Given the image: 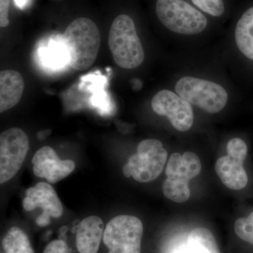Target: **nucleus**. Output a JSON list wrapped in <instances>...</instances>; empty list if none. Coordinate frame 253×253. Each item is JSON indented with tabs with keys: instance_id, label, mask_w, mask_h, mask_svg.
Returning <instances> with one entry per match:
<instances>
[{
	"instance_id": "6e6552de",
	"label": "nucleus",
	"mask_w": 253,
	"mask_h": 253,
	"mask_svg": "<svg viewBox=\"0 0 253 253\" xmlns=\"http://www.w3.org/2000/svg\"><path fill=\"white\" fill-rule=\"evenodd\" d=\"M29 150L27 134L20 129H6L0 135V183L12 179L21 169Z\"/></svg>"
},
{
	"instance_id": "1a4fd4ad",
	"label": "nucleus",
	"mask_w": 253,
	"mask_h": 253,
	"mask_svg": "<svg viewBox=\"0 0 253 253\" xmlns=\"http://www.w3.org/2000/svg\"><path fill=\"white\" fill-rule=\"evenodd\" d=\"M227 155L217 160L214 169L221 182L231 190L244 189L249 182V176L244 168L248 155L247 144L240 138L228 142Z\"/></svg>"
},
{
	"instance_id": "6ab92c4d",
	"label": "nucleus",
	"mask_w": 253,
	"mask_h": 253,
	"mask_svg": "<svg viewBox=\"0 0 253 253\" xmlns=\"http://www.w3.org/2000/svg\"><path fill=\"white\" fill-rule=\"evenodd\" d=\"M234 231L239 239L253 246V211L248 217L236 221Z\"/></svg>"
},
{
	"instance_id": "f257e3e1",
	"label": "nucleus",
	"mask_w": 253,
	"mask_h": 253,
	"mask_svg": "<svg viewBox=\"0 0 253 253\" xmlns=\"http://www.w3.org/2000/svg\"><path fill=\"white\" fill-rule=\"evenodd\" d=\"M70 66L76 71H85L96 61L101 36L96 23L87 18H78L70 23L63 34Z\"/></svg>"
},
{
	"instance_id": "9b49d317",
	"label": "nucleus",
	"mask_w": 253,
	"mask_h": 253,
	"mask_svg": "<svg viewBox=\"0 0 253 253\" xmlns=\"http://www.w3.org/2000/svg\"><path fill=\"white\" fill-rule=\"evenodd\" d=\"M23 208L33 211L36 208L43 210L42 214L37 218L38 226L49 225L50 217L59 218L63 214V206L54 188L49 184L40 182L26 190L23 199Z\"/></svg>"
},
{
	"instance_id": "423d86ee",
	"label": "nucleus",
	"mask_w": 253,
	"mask_h": 253,
	"mask_svg": "<svg viewBox=\"0 0 253 253\" xmlns=\"http://www.w3.org/2000/svg\"><path fill=\"white\" fill-rule=\"evenodd\" d=\"M176 94L193 106L208 113H217L225 107L228 93L214 82L194 77L179 79L174 87Z\"/></svg>"
},
{
	"instance_id": "412c9836",
	"label": "nucleus",
	"mask_w": 253,
	"mask_h": 253,
	"mask_svg": "<svg viewBox=\"0 0 253 253\" xmlns=\"http://www.w3.org/2000/svg\"><path fill=\"white\" fill-rule=\"evenodd\" d=\"M43 253H69V249L64 241L56 240L47 245Z\"/></svg>"
},
{
	"instance_id": "dca6fc26",
	"label": "nucleus",
	"mask_w": 253,
	"mask_h": 253,
	"mask_svg": "<svg viewBox=\"0 0 253 253\" xmlns=\"http://www.w3.org/2000/svg\"><path fill=\"white\" fill-rule=\"evenodd\" d=\"M46 45L41 46L38 51L42 64L51 69H59L69 64V59L63 41V35L50 38Z\"/></svg>"
},
{
	"instance_id": "0eeeda50",
	"label": "nucleus",
	"mask_w": 253,
	"mask_h": 253,
	"mask_svg": "<svg viewBox=\"0 0 253 253\" xmlns=\"http://www.w3.org/2000/svg\"><path fill=\"white\" fill-rule=\"evenodd\" d=\"M144 226L134 216H117L108 223L103 235L109 253H140Z\"/></svg>"
},
{
	"instance_id": "aec40b11",
	"label": "nucleus",
	"mask_w": 253,
	"mask_h": 253,
	"mask_svg": "<svg viewBox=\"0 0 253 253\" xmlns=\"http://www.w3.org/2000/svg\"><path fill=\"white\" fill-rule=\"evenodd\" d=\"M193 4L206 14L212 16H220L224 13L223 0H191Z\"/></svg>"
},
{
	"instance_id": "2eb2a0df",
	"label": "nucleus",
	"mask_w": 253,
	"mask_h": 253,
	"mask_svg": "<svg viewBox=\"0 0 253 253\" xmlns=\"http://www.w3.org/2000/svg\"><path fill=\"white\" fill-rule=\"evenodd\" d=\"M24 86L22 76L17 71L6 70L0 73V112L11 109L19 102Z\"/></svg>"
},
{
	"instance_id": "7ed1b4c3",
	"label": "nucleus",
	"mask_w": 253,
	"mask_h": 253,
	"mask_svg": "<svg viewBox=\"0 0 253 253\" xmlns=\"http://www.w3.org/2000/svg\"><path fill=\"white\" fill-rule=\"evenodd\" d=\"M201 172L199 156L192 152L171 155L166 169L167 178L163 184V192L173 202L184 203L189 199L191 191L189 181Z\"/></svg>"
},
{
	"instance_id": "20e7f679",
	"label": "nucleus",
	"mask_w": 253,
	"mask_h": 253,
	"mask_svg": "<svg viewBox=\"0 0 253 253\" xmlns=\"http://www.w3.org/2000/svg\"><path fill=\"white\" fill-rule=\"evenodd\" d=\"M156 13L165 27L178 34H199L208 26L206 16L184 0H157Z\"/></svg>"
},
{
	"instance_id": "ddd939ff",
	"label": "nucleus",
	"mask_w": 253,
	"mask_h": 253,
	"mask_svg": "<svg viewBox=\"0 0 253 253\" xmlns=\"http://www.w3.org/2000/svg\"><path fill=\"white\" fill-rule=\"evenodd\" d=\"M166 253H220L211 231L199 227L190 231L185 239L175 241Z\"/></svg>"
},
{
	"instance_id": "f3484780",
	"label": "nucleus",
	"mask_w": 253,
	"mask_h": 253,
	"mask_svg": "<svg viewBox=\"0 0 253 253\" xmlns=\"http://www.w3.org/2000/svg\"><path fill=\"white\" fill-rule=\"evenodd\" d=\"M234 36L240 52L249 61H253V6L246 10L239 18Z\"/></svg>"
},
{
	"instance_id": "39448f33",
	"label": "nucleus",
	"mask_w": 253,
	"mask_h": 253,
	"mask_svg": "<svg viewBox=\"0 0 253 253\" xmlns=\"http://www.w3.org/2000/svg\"><path fill=\"white\" fill-rule=\"evenodd\" d=\"M168 152L158 139H145L138 145L136 154L132 155L123 168L126 177L132 176L139 182H149L162 172Z\"/></svg>"
},
{
	"instance_id": "f03ea898",
	"label": "nucleus",
	"mask_w": 253,
	"mask_h": 253,
	"mask_svg": "<svg viewBox=\"0 0 253 253\" xmlns=\"http://www.w3.org/2000/svg\"><path fill=\"white\" fill-rule=\"evenodd\" d=\"M109 46L115 62L124 69L141 66L144 51L132 18L121 14L115 18L109 35Z\"/></svg>"
},
{
	"instance_id": "a211bd4d",
	"label": "nucleus",
	"mask_w": 253,
	"mask_h": 253,
	"mask_svg": "<svg viewBox=\"0 0 253 253\" xmlns=\"http://www.w3.org/2000/svg\"><path fill=\"white\" fill-rule=\"evenodd\" d=\"M2 246L6 253H35L28 236L16 226L7 231Z\"/></svg>"
},
{
	"instance_id": "4468645a",
	"label": "nucleus",
	"mask_w": 253,
	"mask_h": 253,
	"mask_svg": "<svg viewBox=\"0 0 253 253\" xmlns=\"http://www.w3.org/2000/svg\"><path fill=\"white\" fill-rule=\"evenodd\" d=\"M104 222L96 216L81 221L76 233V245L81 253H96L104 235Z\"/></svg>"
},
{
	"instance_id": "f8f14e48",
	"label": "nucleus",
	"mask_w": 253,
	"mask_h": 253,
	"mask_svg": "<svg viewBox=\"0 0 253 253\" xmlns=\"http://www.w3.org/2000/svg\"><path fill=\"white\" fill-rule=\"evenodd\" d=\"M35 175L56 184L71 174L76 168L72 160H60L54 149L44 146L38 150L32 160Z\"/></svg>"
},
{
	"instance_id": "4be33fe9",
	"label": "nucleus",
	"mask_w": 253,
	"mask_h": 253,
	"mask_svg": "<svg viewBox=\"0 0 253 253\" xmlns=\"http://www.w3.org/2000/svg\"><path fill=\"white\" fill-rule=\"evenodd\" d=\"M10 0H0V26L5 28L9 26V8Z\"/></svg>"
},
{
	"instance_id": "9d476101",
	"label": "nucleus",
	"mask_w": 253,
	"mask_h": 253,
	"mask_svg": "<svg viewBox=\"0 0 253 253\" xmlns=\"http://www.w3.org/2000/svg\"><path fill=\"white\" fill-rule=\"evenodd\" d=\"M151 107L156 114L167 117L176 130L188 131L194 124L192 106L172 91L163 89L158 91L153 97Z\"/></svg>"
},
{
	"instance_id": "5701e85b",
	"label": "nucleus",
	"mask_w": 253,
	"mask_h": 253,
	"mask_svg": "<svg viewBox=\"0 0 253 253\" xmlns=\"http://www.w3.org/2000/svg\"><path fill=\"white\" fill-rule=\"evenodd\" d=\"M15 4L18 7L23 9L25 6H26V3H27V0H14Z\"/></svg>"
}]
</instances>
